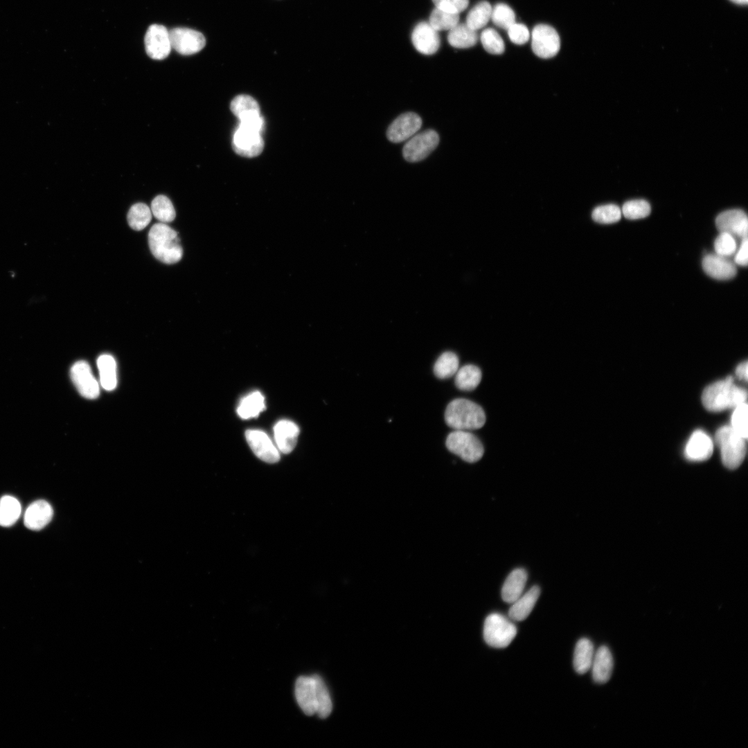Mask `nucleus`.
<instances>
[{
  "mask_svg": "<svg viewBox=\"0 0 748 748\" xmlns=\"http://www.w3.org/2000/svg\"><path fill=\"white\" fill-rule=\"evenodd\" d=\"M294 692L296 702L305 715L317 714L320 718H326L331 713V697L320 676L314 675L298 677Z\"/></svg>",
  "mask_w": 748,
  "mask_h": 748,
  "instance_id": "f257e3e1",
  "label": "nucleus"
},
{
  "mask_svg": "<svg viewBox=\"0 0 748 748\" xmlns=\"http://www.w3.org/2000/svg\"><path fill=\"white\" fill-rule=\"evenodd\" d=\"M747 398L746 389L734 384L733 377L728 376L708 386L703 391L702 401L707 410L717 412L735 408L746 402Z\"/></svg>",
  "mask_w": 748,
  "mask_h": 748,
  "instance_id": "f03ea898",
  "label": "nucleus"
},
{
  "mask_svg": "<svg viewBox=\"0 0 748 748\" xmlns=\"http://www.w3.org/2000/svg\"><path fill=\"white\" fill-rule=\"evenodd\" d=\"M148 244L152 255L163 263L174 264L182 258L183 249L177 232L165 223L152 225L148 233Z\"/></svg>",
  "mask_w": 748,
  "mask_h": 748,
  "instance_id": "7ed1b4c3",
  "label": "nucleus"
},
{
  "mask_svg": "<svg viewBox=\"0 0 748 748\" xmlns=\"http://www.w3.org/2000/svg\"><path fill=\"white\" fill-rule=\"evenodd\" d=\"M486 413L477 403L465 398L451 401L445 411L446 424L455 430H474L486 422Z\"/></svg>",
  "mask_w": 748,
  "mask_h": 748,
  "instance_id": "20e7f679",
  "label": "nucleus"
},
{
  "mask_svg": "<svg viewBox=\"0 0 748 748\" xmlns=\"http://www.w3.org/2000/svg\"><path fill=\"white\" fill-rule=\"evenodd\" d=\"M715 440L724 465L731 470L737 468L746 455V439L731 426H723L717 430Z\"/></svg>",
  "mask_w": 748,
  "mask_h": 748,
  "instance_id": "39448f33",
  "label": "nucleus"
},
{
  "mask_svg": "<svg viewBox=\"0 0 748 748\" xmlns=\"http://www.w3.org/2000/svg\"><path fill=\"white\" fill-rule=\"evenodd\" d=\"M517 634L516 626L506 616L492 613L483 625V638L491 647L504 648L510 645Z\"/></svg>",
  "mask_w": 748,
  "mask_h": 748,
  "instance_id": "423d86ee",
  "label": "nucleus"
},
{
  "mask_svg": "<svg viewBox=\"0 0 748 748\" xmlns=\"http://www.w3.org/2000/svg\"><path fill=\"white\" fill-rule=\"evenodd\" d=\"M447 449L467 463L479 461L484 453L480 440L473 434L465 430H455L447 437Z\"/></svg>",
  "mask_w": 748,
  "mask_h": 748,
  "instance_id": "0eeeda50",
  "label": "nucleus"
},
{
  "mask_svg": "<svg viewBox=\"0 0 748 748\" xmlns=\"http://www.w3.org/2000/svg\"><path fill=\"white\" fill-rule=\"evenodd\" d=\"M232 146L234 151L242 157H256L264 148L262 132L253 127L239 123L233 135Z\"/></svg>",
  "mask_w": 748,
  "mask_h": 748,
  "instance_id": "6e6552de",
  "label": "nucleus"
},
{
  "mask_svg": "<svg viewBox=\"0 0 748 748\" xmlns=\"http://www.w3.org/2000/svg\"><path fill=\"white\" fill-rule=\"evenodd\" d=\"M531 48L539 57L548 59L554 57L560 48V39L554 28L546 24H538L532 31Z\"/></svg>",
  "mask_w": 748,
  "mask_h": 748,
  "instance_id": "1a4fd4ad",
  "label": "nucleus"
},
{
  "mask_svg": "<svg viewBox=\"0 0 748 748\" xmlns=\"http://www.w3.org/2000/svg\"><path fill=\"white\" fill-rule=\"evenodd\" d=\"M439 136L433 130L416 134L404 144V158L410 162H417L426 158L438 145Z\"/></svg>",
  "mask_w": 748,
  "mask_h": 748,
  "instance_id": "9d476101",
  "label": "nucleus"
},
{
  "mask_svg": "<svg viewBox=\"0 0 748 748\" xmlns=\"http://www.w3.org/2000/svg\"><path fill=\"white\" fill-rule=\"evenodd\" d=\"M171 46L184 55L195 54L205 46L204 36L193 29L175 28L169 31Z\"/></svg>",
  "mask_w": 748,
  "mask_h": 748,
  "instance_id": "9b49d317",
  "label": "nucleus"
},
{
  "mask_svg": "<svg viewBox=\"0 0 748 748\" xmlns=\"http://www.w3.org/2000/svg\"><path fill=\"white\" fill-rule=\"evenodd\" d=\"M145 47L148 55L152 59H165L172 48L169 31L162 25H151L145 33Z\"/></svg>",
  "mask_w": 748,
  "mask_h": 748,
  "instance_id": "f8f14e48",
  "label": "nucleus"
},
{
  "mask_svg": "<svg viewBox=\"0 0 748 748\" xmlns=\"http://www.w3.org/2000/svg\"><path fill=\"white\" fill-rule=\"evenodd\" d=\"M70 375L73 384L82 396L87 399L98 397L99 384L87 362L80 360L75 362L71 368Z\"/></svg>",
  "mask_w": 748,
  "mask_h": 748,
  "instance_id": "ddd939ff",
  "label": "nucleus"
},
{
  "mask_svg": "<svg viewBox=\"0 0 748 748\" xmlns=\"http://www.w3.org/2000/svg\"><path fill=\"white\" fill-rule=\"evenodd\" d=\"M246 440L254 454L260 460L275 463L280 460V452L268 435L258 429H248Z\"/></svg>",
  "mask_w": 748,
  "mask_h": 748,
  "instance_id": "4468645a",
  "label": "nucleus"
},
{
  "mask_svg": "<svg viewBox=\"0 0 748 748\" xmlns=\"http://www.w3.org/2000/svg\"><path fill=\"white\" fill-rule=\"evenodd\" d=\"M422 120L413 112H407L395 118L389 125L386 136L393 143H400L409 139L420 129Z\"/></svg>",
  "mask_w": 748,
  "mask_h": 748,
  "instance_id": "2eb2a0df",
  "label": "nucleus"
},
{
  "mask_svg": "<svg viewBox=\"0 0 748 748\" xmlns=\"http://www.w3.org/2000/svg\"><path fill=\"white\" fill-rule=\"evenodd\" d=\"M720 232H726L741 240L747 239L748 220L744 211L731 209L722 212L715 219Z\"/></svg>",
  "mask_w": 748,
  "mask_h": 748,
  "instance_id": "dca6fc26",
  "label": "nucleus"
},
{
  "mask_svg": "<svg viewBox=\"0 0 748 748\" xmlns=\"http://www.w3.org/2000/svg\"><path fill=\"white\" fill-rule=\"evenodd\" d=\"M411 41L416 49L424 55L435 53L440 46V37L429 22L422 21L414 28Z\"/></svg>",
  "mask_w": 748,
  "mask_h": 748,
  "instance_id": "f3484780",
  "label": "nucleus"
},
{
  "mask_svg": "<svg viewBox=\"0 0 748 748\" xmlns=\"http://www.w3.org/2000/svg\"><path fill=\"white\" fill-rule=\"evenodd\" d=\"M713 450V443L710 436L697 429L690 436L685 447L684 455L690 461H705L711 456Z\"/></svg>",
  "mask_w": 748,
  "mask_h": 748,
  "instance_id": "a211bd4d",
  "label": "nucleus"
},
{
  "mask_svg": "<svg viewBox=\"0 0 748 748\" xmlns=\"http://www.w3.org/2000/svg\"><path fill=\"white\" fill-rule=\"evenodd\" d=\"M702 267L707 275L721 280L731 279L737 273L736 267L733 262L716 253L704 256Z\"/></svg>",
  "mask_w": 748,
  "mask_h": 748,
  "instance_id": "6ab92c4d",
  "label": "nucleus"
},
{
  "mask_svg": "<svg viewBox=\"0 0 748 748\" xmlns=\"http://www.w3.org/2000/svg\"><path fill=\"white\" fill-rule=\"evenodd\" d=\"M53 515V510L48 502L43 499L37 500L27 508L24 514V524L28 529L40 530L51 522Z\"/></svg>",
  "mask_w": 748,
  "mask_h": 748,
  "instance_id": "aec40b11",
  "label": "nucleus"
},
{
  "mask_svg": "<svg viewBox=\"0 0 748 748\" xmlns=\"http://www.w3.org/2000/svg\"><path fill=\"white\" fill-rule=\"evenodd\" d=\"M274 433L276 444L280 452L289 454L294 449L299 434V428L294 422L281 420L274 425Z\"/></svg>",
  "mask_w": 748,
  "mask_h": 748,
  "instance_id": "412c9836",
  "label": "nucleus"
},
{
  "mask_svg": "<svg viewBox=\"0 0 748 748\" xmlns=\"http://www.w3.org/2000/svg\"><path fill=\"white\" fill-rule=\"evenodd\" d=\"M613 657L609 649L602 645L594 653L591 673L595 682L604 684L609 681L613 670Z\"/></svg>",
  "mask_w": 748,
  "mask_h": 748,
  "instance_id": "4be33fe9",
  "label": "nucleus"
},
{
  "mask_svg": "<svg viewBox=\"0 0 748 748\" xmlns=\"http://www.w3.org/2000/svg\"><path fill=\"white\" fill-rule=\"evenodd\" d=\"M540 594V589L538 586H533L526 593L522 594L511 603L508 610L510 618L517 621L526 619L532 612Z\"/></svg>",
  "mask_w": 748,
  "mask_h": 748,
  "instance_id": "5701e85b",
  "label": "nucleus"
},
{
  "mask_svg": "<svg viewBox=\"0 0 748 748\" xmlns=\"http://www.w3.org/2000/svg\"><path fill=\"white\" fill-rule=\"evenodd\" d=\"M527 573L524 569H514L506 578L501 589V597L507 603H513L523 593Z\"/></svg>",
  "mask_w": 748,
  "mask_h": 748,
  "instance_id": "b1692460",
  "label": "nucleus"
},
{
  "mask_svg": "<svg viewBox=\"0 0 748 748\" xmlns=\"http://www.w3.org/2000/svg\"><path fill=\"white\" fill-rule=\"evenodd\" d=\"M594 649L592 642L587 639H580L576 643L573 654V668L578 674H585L591 669Z\"/></svg>",
  "mask_w": 748,
  "mask_h": 748,
  "instance_id": "393cba45",
  "label": "nucleus"
},
{
  "mask_svg": "<svg viewBox=\"0 0 748 748\" xmlns=\"http://www.w3.org/2000/svg\"><path fill=\"white\" fill-rule=\"evenodd\" d=\"M100 382L107 391L114 390L117 385L116 364L114 358L109 354H103L97 359Z\"/></svg>",
  "mask_w": 748,
  "mask_h": 748,
  "instance_id": "a878e982",
  "label": "nucleus"
},
{
  "mask_svg": "<svg viewBox=\"0 0 748 748\" xmlns=\"http://www.w3.org/2000/svg\"><path fill=\"white\" fill-rule=\"evenodd\" d=\"M477 39V31L470 28L465 23L457 24L449 30L447 35L449 44L457 48H470L476 44Z\"/></svg>",
  "mask_w": 748,
  "mask_h": 748,
  "instance_id": "bb28decb",
  "label": "nucleus"
},
{
  "mask_svg": "<svg viewBox=\"0 0 748 748\" xmlns=\"http://www.w3.org/2000/svg\"><path fill=\"white\" fill-rule=\"evenodd\" d=\"M481 378V371L478 366L467 364L458 369L455 374L454 382L458 389L470 391L477 387Z\"/></svg>",
  "mask_w": 748,
  "mask_h": 748,
  "instance_id": "cd10ccee",
  "label": "nucleus"
},
{
  "mask_svg": "<svg viewBox=\"0 0 748 748\" xmlns=\"http://www.w3.org/2000/svg\"><path fill=\"white\" fill-rule=\"evenodd\" d=\"M265 409L264 396L259 391H253L241 400L237 413L241 418L249 419L258 416Z\"/></svg>",
  "mask_w": 748,
  "mask_h": 748,
  "instance_id": "c85d7f7f",
  "label": "nucleus"
},
{
  "mask_svg": "<svg viewBox=\"0 0 748 748\" xmlns=\"http://www.w3.org/2000/svg\"><path fill=\"white\" fill-rule=\"evenodd\" d=\"M458 366V356L453 352L447 351L442 353L436 361L434 373L439 379H447L456 374Z\"/></svg>",
  "mask_w": 748,
  "mask_h": 748,
  "instance_id": "c756f323",
  "label": "nucleus"
},
{
  "mask_svg": "<svg viewBox=\"0 0 748 748\" xmlns=\"http://www.w3.org/2000/svg\"><path fill=\"white\" fill-rule=\"evenodd\" d=\"M21 512L19 501L14 497L5 495L0 499V526H10L19 519Z\"/></svg>",
  "mask_w": 748,
  "mask_h": 748,
  "instance_id": "7c9ffc66",
  "label": "nucleus"
},
{
  "mask_svg": "<svg viewBox=\"0 0 748 748\" xmlns=\"http://www.w3.org/2000/svg\"><path fill=\"white\" fill-rule=\"evenodd\" d=\"M492 9L488 1L478 3L469 11L465 24L476 31L483 28L490 19Z\"/></svg>",
  "mask_w": 748,
  "mask_h": 748,
  "instance_id": "2f4dec72",
  "label": "nucleus"
},
{
  "mask_svg": "<svg viewBox=\"0 0 748 748\" xmlns=\"http://www.w3.org/2000/svg\"><path fill=\"white\" fill-rule=\"evenodd\" d=\"M231 110L238 118L253 114H260L258 102L251 96L241 94L235 96L231 103Z\"/></svg>",
  "mask_w": 748,
  "mask_h": 748,
  "instance_id": "473e14b6",
  "label": "nucleus"
},
{
  "mask_svg": "<svg viewBox=\"0 0 748 748\" xmlns=\"http://www.w3.org/2000/svg\"><path fill=\"white\" fill-rule=\"evenodd\" d=\"M151 219V210L143 203H136L132 205L127 213L128 224L135 231L143 229L149 224Z\"/></svg>",
  "mask_w": 748,
  "mask_h": 748,
  "instance_id": "72a5a7b5",
  "label": "nucleus"
},
{
  "mask_svg": "<svg viewBox=\"0 0 748 748\" xmlns=\"http://www.w3.org/2000/svg\"><path fill=\"white\" fill-rule=\"evenodd\" d=\"M459 23V14L435 8L430 14L429 24L436 31L449 30Z\"/></svg>",
  "mask_w": 748,
  "mask_h": 748,
  "instance_id": "f704fd0d",
  "label": "nucleus"
},
{
  "mask_svg": "<svg viewBox=\"0 0 748 748\" xmlns=\"http://www.w3.org/2000/svg\"><path fill=\"white\" fill-rule=\"evenodd\" d=\"M151 212L154 216L163 223L170 222L176 216L175 208L169 199L165 195L157 196L152 201Z\"/></svg>",
  "mask_w": 748,
  "mask_h": 748,
  "instance_id": "c9c22d12",
  "label": "nucleus"
},
{
  "mask_svg": "<svg viewBox=\"0 0 748 748\" xmlns=\"http://www.w3.org/2000/svg\"><path fill=\"white\" fill-rule=\"evenodd\" d=\"M490 19L497 27L508 30L515 23V15L508 5L498 3L492 9Z\"/></svg>",
  "mask_w": 748,
  "mask_h": 748,
  "instance_id": "e433bc0d",
  "label": "nucleus"
},
{
  "mask_svg": "<svg viewBox=\"0 0 748 748\" xmlns=\"http://www.w3.org/2000/svg\"><path fill=\"white\" fill-rule=\"evenodd\" d=\"M481 42L484 49L492 55H500L504 52L505 45L500 35L493 28H488L481 34Z\"/></svg>",
  "mask_w": 748,
  "mask_h": 748,
  "instance_id": "4c0bfd02",
  "label": "nucleus"
},
{
  "mask_svg": "<svg viewBox=\"0 0 748 748\" xmlns=\"http://www.w3.org/2000/svg\"><path fill=\"white\" fill-rule=\"evenodd\" d=\"M651 211L650 204L644 199H632L624 203L621 213L629 220L647 217Z\"/></svg>",
  "mask_w": 748,
  "mask_h": 748,
  "instance_id": "58836bf2",
  "label": "nucleus"
},
{
  "mask_svg": "<svg viewBox=\"0 0 748 748\" xmlns=\"http://www.w3.org/2000/svg\"><path fill=\"white\" fill-rule=\"evenodd\" d=\"M592 219L601 224H612L621 217V211L615 204H605L596 207L592 211Z\"/></svg>",
  "mask_w": 748,
  "mask_h": 748,
  "instance_id": "ea45409f",
  "label": "nucleus"
},
{
  "mask_svg": "<svg viewBox=\"0 0 748 748\" xmlns=\"http://www.w3.org/2000/svg\"><path fill=\"white\" fill-rule=\"evenodd\" d=\"M731 419V427L745 439L748 436L747 430V412L748 407L746 402H742L735 408Z\"/></svg>",
  "mask_w": 748,
  "mask_h": 748,
  "instance_id": "a19ab883",
  "label": "nucleus"
},
{
  "mask_svg": "<svg viewBox=\"0 0 748 748\" xmlns=\"http://www.w3.org/2000/svg\"><path fill=\"white\" fill-rule=\"evenodd\" d=\"M714 249L716 254L729 257L733 255L737 250V242L734 236L726 232H720L714 242Z\"/></svg>",
  "mask_w": 748,
  "mask_h": 748,
  "instance_id": "79ce46f5",
  "label": "nucleus"
},
{
  "mask_svg": "<svg viewBox=\"0 0 748 748\" xmlns=\"http://www.w3.org/2000/svg\"><path fill=\"white\" fill-rule=\"evenodd\" d=\"M508 35L510 41L518 45L524 44L530 37L528 28L522 24H513L508 30Z\"/></svg>",
  "mask_w": 748,
  "mask_h": 748,
  "instance_id": "37998d69",
  "label": "nucleus"
},
{
  "mask_svg": "<svg viewBox=\"0 0 748 748\" xmlns=\"http://www.w3.org/2000/svg\"><path fill=\"white\" fill-rule=\"evenodd\" d=\"M436 8L454 13L463 12L468 6L469 0H432Z\"/></svg>",
  "mask_w": 748,
  "mask_h": 748,
  "instance_id": "c03bdc74",
  "label": "nucleus"
},
{
  "mask_svg": "<svg viewBox=\"0 0 748 748\" xmlns=\"http://www.w3.org/2000/svg\"><path fill=\"white\" fill-rule=\"evenodd\" d=\"M736 264L746 267L748 262V240H742L734 257Z\"/></svg>",
  "mask_w": 748,
  "mask_h": 748,
  "instance_id": "a18cd8bd",
  "label": "nucleus"
},
{
  "mask_svg": "<svg viewBox=\"0 0 748 748\" xmlns=\"http://www.w3.org/2000/svg\"><path fill=\"white\" fill-rule=\"evenodd\" d=\"M747 362L745 361L736 367V375L740 380H747Z\"/></svg>",
  "mask_w": 748,
  "mask_h": 748,
  "instance_id": "49530a36",
  "label": "nucleus"
},
{
  "mask_svg": "<svg viewBox=\"0 0 748 748\" xmlns=\"http://www.w3.org/2000/svg\"><path fill=\"white\" fill-rule=\"evenodd\" d=\"M730 1L735 3L740 4V5H746L747 3V1H748V0H730Z\"/></svg>",
  "mask_w": 748,
  "mask_h": 748,
  "instance_id": "de8ad7c7",
  "label": "nucleus"
}]
</instances>
